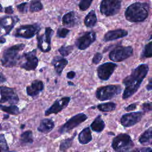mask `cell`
<instances>
[{
	"instance_id": "obj_1",
	"label": "cell",
	"mask_w": 152,
	"mask_h": 152,
	"mask_svg": "<svg viewBox=\"0 0 152 152\" xmlns=\"http://www.w3.org/2000/svg\"><path fill=\"white\" fill-rule=\"evenodd\" d=\"M148 71L149 66L147 64H140L132 69L131 73L123 80L122 83L125 86L122 94L124 100L129 98L138 91Z\"/></svg>"
},
{
	"instance_id": "obj_2",
	"label": "cell",
	"mask_w": 152,
	"mask_h": 152,
	"mask_svg": "<svg viewBox=\"0 0 152 152\" xmlns=\"http://www.w3.org/2000/svg\"><path fill=\"white\" fill-rule=\"evenodd\" d=\"M149 4L147 2H136L129 5L125 11L126 20L131 23H140L144 21L148 16Z\"/></svg>"
},
{
	"instance_id": "obj_3",
	"label": "cell",
	"mask_w": 152,
	"mask_h": 152,
	"mask_svg": "<svg viewBox=\"0 0 152 152\" xmlns=\"http://www.w3.org/2000/svg\"><path fill=\"white\" fill-rule=\"evenodd\" d=\"M25 47L24 44H17L7 49L1 59L2 65L5 67H12L17 64L20 59L19 53Z\"/></svg>"
},
{
	"instance_id": "obj_4",
	"label": "cell",
	"mask_w": 152,
	"mask_h": 152,
	"mask_svg": "<svg viewBox=\"0 0 152 152\" xmlns=\"http://www.w3.org/2000/svg\"><path fill=\"white\" fill-rule=\"evenodd\" d=\"M122 90L120 85L110 84L99 87L95 93L96 97L100 101L112 99L119 94Z\"/></svg>"
},
{
	"instance_id": "obj_5",
	"label": "cell",
	"mask_w": 152,
	"mask_h": 152,
	"mask_svg": "<svg viewBox=\"0 0 152 152\" xmlns=\"http://www.w3.org/2000/svg\"><path fill=\"white\" fill-rule=\"evenodd\" d=\"M134 146L130 136L126 134H120L112 141V147L116 152H127Z\"/></svg>"
},
{
	"instance_id": "obj_6",
	"label": "cell",
	"mask_w": 152,
	"mask_h": 152,
	"mask_svg": "<svg viewBox=\"0 0 152 152\" xmlns=\"http://www.w3.org/2000/svg\"><path fill=\"white\" fill-rule=\"evenodd\" d=\"M133 52L134 49L132 46H118L109 52V58L113 62H122L131 56Z\"/></svg>"
},
{
	"instance_id": "obj_7",
	"label": "cell",
	"mask_w": 152,
	"mask_h": 152,
	"mask_svg": "<svg viewBox=\"0 0 152 152\" xmlns=\"http://www.w3.org/2000/svg\"><path fill=\"white\" fill-rule=\"evenodd\" d=\"M121 8V1L103 0L100 2V12L107 17L113 16L119 12Z\"/></svg>"
},
{
	"instance_id": "obj_8",
	"label": "cell",
	"mask_w": 152,
	"mask_h": 152,
	"mask_svg": "<svg viewBox=\"0 0 152 152\" xmlns=\"http://www.w3.org/2000/svg\"><path fill=\"white\" fill-rule=\"evenodd\" d=\"M53 32V30L48 27L45 28L43 34H37V47L42 52L46 53L51 50V38Z\"/></svg>"
},
{
	"instance_id": "obj_9",
	"label": "cell",
	"mask_w": 152,
	"mask_h": 152,
	"mask_svg": "<svg viewBox=\"0 0 152 152\" xmlns=\"http://www.w3.org/2000/svg\"><path fill=\"white\" fill-rule=\"evenodd\" d=\"M87 119V116L84 113H78L69 119L62 126H61L58 131L62 134L69 132L75 127L84 122Z\"/></svg>"
},
{
	"instance_id": "obj_10",
	"label": "cell",
	"mask_w": 152,
	"mask_h": 152,
	"mask_svg": "<svg viewBox=\"0 0 152 152\" xmlns=\"http://www.w3.org/2000/svg\"><path fill=\"white\" fill-rule=\"evenodd\" d=\"M40 27L38 24L21 26L16 30L15 36L24 39H31L39 33Z\"/></svg>"
},
{
	"instance_id": "obj_11",
	"label": "cell",
	"mask_w": 152,
	"mask_h": 152,
	"mask_svg": "<svg viewBox=\"0 0 152 152\" xmlns=\"http://www.w3.org/2000/svg\"><path fill=\"white\" fill-rule=\"evenodd\" d=\"M24 61L20 65V67L27 71L36 69L39 64V59L36 56V50L34 49L30 52L25 53L22 56Z\"/></svg>"
},
{
	"instance_id": "obj_12",
	"label": "cell",
	"mask_w": 152,
	"mask_h": 152,
	"mask_svg": "<svg viewBox=\"0 0 152 152\" xmlns=\"http://www.w3.org/2000/svg\"><path fill=\"white\" fill-rule=\"evenodd\" d=\"M19 99L14 89L7 87H0V103H8L14 105L18 102Z\"/></svg>"
},
{
	"instance_id": "obj_13",
	"label": "cell",
	"mask_w": 152,
	"mask_h": 152,
	"mask_svg": "<svg viewBox=\"0 0 152 152\" xmlns=\"http://www.w3.org/2000/svg\"><path fill=\"white\" fill-rule=\"evenodd\" d=\"M96 40V33L93 31H86L75 40V45L80 50L88 48Z\"/></svg>"
},
{
	"instance_id": "obj_14",
	"label": "cell",
	"mask_w": 152,
	"mask_h": 152,
	"mask_svg": "<svg viewBox=\"0 0 152 152\" xmlns=\"http://www.w3.org/2000/svg\"><path fill=\"white\" fill-rule=\"evenodd\" d=\"M117 66V64L110 62L99 65L97 68V74L99 78L102 81L108 80Z\"/></svg>"
},
{
	"instance_id": "obj_15",
	"label": "cell",
	"mask_w": 152,
	"mask_h": 152,
	"mask_svg": "<svg viewBox=\"0 0 152 152\" xmlns=\"http://www.w3.org/2000/svg\"><path fill=\"white\" fill-rule=\"evenodd\" d=\"M144 114L142 112H135L123 115L120 120L121 124L124 127H131L139 122Z\"/></svg>"
},
{
	"instance_id": "obj_16",
	"label": "cell",
	"mask_w": 152,
	"mask_h": 152,
	"mask_svg": "<svg viewBox=\"0 0 152 152\" xmlns=\"http://www.w3.org/2000/svg\"><path fill=\"white\" fill-rule=\"evenodd\" d=\"M71 98L69 97H64L59 99L56 100L54 103L46 110L45 116H49L51 114H57L64 109L69 104Z\"/></svg>"
},
{
	"instance_id": "obj_17",
	"label": "cell",
	"mask_w": 152,
	"mask_h": 152,
	"mask_svg": "<svg viewBox=\"0 0 152 152\" xmlns=\"http://www.w3.org/2000/svg\"><path fill=\"white\" fill-rule=\"evenodd\" d=\"M18 21L17 17L11 16L0 19V38H2L3 35L8 34Z\"/></svg>"
},
{
	"instance_id": "obj_18",
	"label": "cell",
	"mask_w": 152,
	"mask_h": 152,
	"mask_svg": "<svg viewBox=\"0 0 152 152\" xmlns=\"http://www.w3.org/2000/svg\"><path fill=\"white\" fill-rule=\"evenodd\" d=\"M128 33L126 30L121 28H118L113 30H109L106 33L103 37L104 42H109L126 36Z\"/></svg>"
},
{
	"instance_id": "obj_19",
	"label": "cell",
	"mask_w": 152,
	"mask_h": 152,
	"mask_svg": "<svg viewBox=\"0 0 152 152\" xmlns=\"http://www.w3.org/2000/svg\"><path fill=\"white\" fill-rule=\"evenodd\" d=\"M44 89L43 83L38 80H34L31 84L26 88V92L28 96L31 97L37 96Z\"/></svg>"
},
{
	"instance_id": "obj_20",
	"label": "cell",
	"mask_w": 152,
	"mask_h": 152,
	"mask_svg": "<svg viewBox=\"0 0 152 152\" xmlns=\"http://www.w3.org/2000/svg\"><path fill=\"white\" fill-rule=\"evenodd\" d=\"M52 64L54 66L56 73L58 75H61L64 69L65 68L68 62V60L64 57L56 56H55L52 60Z\"/></svg>"
},
{
	"instance_id": "obj_21",
	"label": "cell",
	"mask_w": 152,
	"mask_h": 152,
	"mask_svg": "<svg viewBox=\"0 0 152 152\" xmlns=\"http://www.w3.org/2000/svg\"><path fill=\"white\" fill-rule=\"evenodd\" d=\"M54 126V122L50 119L46 118L40 121V124L37 127V131L44 134H47L50 132L53 129Z\"/></svg>"
},
{
	"instance_id": "obj_22",
	"label": "cell",
	"mask_w": 152,
	"mask_h": 152,
	"mask_svg": "<svg viewBox=\"0 0 152 152\" xmlns=\"http://www.w3.org/2000/svg\"><path fill=\"white\" fill-rule=\"evenodd\" d=\"M62 24L67 27H74L77 23L75 14L74 11H69L64 15L62 18Z\"/></svg>"
},
{
	"instance_id": "obj_23",
	"label": "cell",
	"mask_w": 152,
	"mask_h": 152,
	"mask_svg": "<svg viewBox=\"0 0 152 152\" xmlns=\"http://www.w3.org/2000/svg\"><path fill=\"white\" fill-rule=\"evenodd\" d=\"M92 140L91 132L89 127L84 128L78 135V141L81 144H86Z\"/></svg>"
},
{
	"instance_id": "obj_24",
	"label": "cell",
	"mask_w": 152,
	"mask_h": 152,
	"mask_svg": "<svg viewBox=\"0 0 152 152\" xmlns=\"http://www.w3.org/2000/svg\"><path fill=\"white\" fill-rule=\"evenodd\" d=\"M84 24L87 27H93L97 23V16L94 10H91L84 18Z\"/></svg>"
},
{
	"instance_id": "obj_25",
	"label": "cell",
	"mask_w": 152,
	"mask_h": 152,
	"mask_svg": "<svg viewBox=\"0 0 152 152\" xmlns=\"http://www.w3.org/2000/svg\"><path fill=\"white\" fill-rule=\"evenodd\" d=\"M90 127L93 131L97 132H100L104 129L105 127V124L102 119L101 115L97 116L94 119V120L91 123Z\"/></svg>"
},
{
	"instance_id": "obj_26",
	"label": "cell",
	"mask_w": 152,
	"mask_h": 152,
	"mask_svg": "<svg viewBox=\"0 0 152 152\" xmlns=\"http://www.w3.org/2000/svg\"><path fill=\"white\" fill-rule=\"evenodd\" d=\"M152 139V129L150 127L145 131L140 137L139 142L142 145L151 144Z\"/></svg>"
},
{
	"instance_id": "obj_27",
	"label": "cell",
	"mask_w": 152,
	"mask_h": 152,
	"mask_svg": "<svg viewBox=\"0 0 152 152\" xmlns=\"http://www.w3.org/2000/svg\"><path fill=\"white\" fill-rule=\"evenodd\" d=\"M116 104L113 102H107L99 104L97 106V109L103 112H108L114 110L116 109Z\"/></svg>"
},
{
	"instance_id": "obj_28",
	"label": "cell",
	"mask_w": 152,
	"mask_h": 152,
	"mask_svg": "<svg viewBox=\"0 0 152 152\" xmlns=\"http://www.w3.org/2000/svg\"><path fill=\"white\" fill-rule=\"evenodd\" d=\"M20 141L23 144H31L33 141V134L31 131L24 132L20 137Z\"/></svg>"
},
{
	"instance_id": "obj_29",
	"label": "cell",
	"mask_w": 152,
	"mask_h": 152,
	"mask_svg": "<svg viewBox=\"0 0 152 152\" xmlns=\"http://www.w3.org/2000/svg\"><path fill=\"white\" fill-rule=\"evenodd\" d=\"M76 134H77V132H74V134L72 137L65 139V140H63L62 141H61V142L60 144V146H59V149L61 151H65V150L68 149L69 147H71V145L72 143L73 140Z\"/></svg>"
},
{
	"instance_id": "obj_30",
	"label": "cell",
	"mask_w": 152,
	"mask_h": 152,
	"mask_svg": "<svg viewBox=\"0 0 152 152\" xmlns=\"http://www.w3.org/2000/svg\"><path fill=\"white\" fill-rule=\"evenodd\" d=\"M43 4L40 1L34 0V1H31L30 2L29 9L31 12L40 11L43 9Z\"/></svg>"
},
{
	"instance_id": "obj_31",
	"label": "cell",
	"mask_w": 152,
	"mask_h": 152,
	"mask_svg": "<svg viewBox=\"0 0 152 152\" xmlns=\"http://www.w3.org/2000/svg\"><path fill=\"white\" fill-rule=\"evenodd\" d=\"M0 108L2 111L9 114L17 115L20 112L18 107L15 105H10L8 106H0Z\"/></svg>"
},
{
	"instance_id": "obj_32",
	"label": "cell",
	"mask_w": 152,
	"mask_h": 152,
	"mask_svg": "<svg viewBox=\"0 0 152 152\" xmlns=\"http://www.w3.org/2000/svg\"><path fill=\"white\" fill-rule=\"evenodd\" d=\"M73 50H74L73 46L64 45L61 46L58 49V52H59V53L62 56H67L70 53H72Z\"/></svg>"
},
{
	"instance_id": "obj_33",
	"label": "cell",
	"mask_w": 152,
	"mask_h": 152,
	"mask_svg": "<svg viewBox=\"0 0 152 152\" xmlns=\"http://www.w3.org/2000/svg\"><path fill=\"white\" fill-rule=\"evenodd\" d=\"M151 42H150L144 48L142 52V57L143 58H151L152 56V50H151Z\"/></svg>"
},
{
	"instance_id": "obj_34",
	"label": "cell",
	"mask_w": 152,
	"mask_h": 152,
	"mask_svg": "<svg viewBox=\"0 0 152 152\" xmlns=\"http://www.w3.org/2000/svg\"><path fill=\"white\" fill-rule=\"evenodd\" d=\"M8 147L4 134L0 135V152H7Z\"/></svg>"
},
{
	"instance_id": "obj_35",
	"label": "cell",
	"mask_w": 152,
	"mask_h": 152,
	"mask_svg": "<svg viewBox=\"0 0 152 152\" xmlns=\"http://www.w3.org/2000/svg\"><path fill=\"white\" fill-rule=\"evenodd\" d=\"M92 2V0H81L78 4L80 10L81 11L87 10L90 7Z\"/></svg>"
},
{
	"instance_id": "obj_36",
	"label": "cell",
	"mask_w": 152,
	"mask_h": 152,
	"mask_svg": "<svg viewBox=\"0 0 152 152\" xmlns=\"http://www.w3.org/2000/svg\"><path fill=\"white\" fill-rule=\"evenodd\" d=\"M69 30L65 27H59L56 31V35L60 38H65L68 34Z\"/></svg>"
},
{
	"instance_id": "obj_37",
	"label": "cell",
	"mask_w": 152,
	"mask_h": 152,
	"mask_svg": "<svg viewBox=\"0 0 152 152\" xmlns=\"http://www.w3.org/2000/svg\"><path fill=\"white\" fill-rule=\"evenodd\" d=\"M103 58V55L100 52H96L92 59V62L94 64H99L102 59Z\"/></svg>"
},
{
	"instance_id": "obj_38",
	"label": "cell",
	"mask_w": 152,
	"mask_h": 152,
	"mask_svg": "<svg viewBox=\"0 0 152 152\" xmlns=\"http://www.w3.org/2000/svg\"><path fill=\"white\" fill-rule=\"evenodd\" d=\"M27 2H23L17 6V8L18 10L22 12V13H26L27 10Z\"/></svg>"
},
{
	"instance_id": "obj_39",
	"label": "cell",
	"mask_w": 152,
	"mask_h": 152,
	"mask_svg": "<svg viewBox=\"0 0 152 152\" xmlns=\"http://www.w3.org/2000/svg\"><path fill=\"white\" fill-rule=\"evenodd\" d=\"M142 109L144 112H150L151 110V103L146 102L142 104Z\"/></svg>"
},
{
	"instance_id": "obj_40",
	"label": "cell",
	"mask_w": 152,
	"mask_h": 152,
	"mask_svg": "<svg viewBox=\"0 0 152 152\" xmlns=\"http://www.w3.org/2000/svg\"><path fill=\"white\" fill-rule=\"evenodd\" d=\"M132 152H152V150L150 147L140 148L138 149H135L134 151Z\"/></svg>"
},
{
	"instance_id": "obj_41",
	"label": "cell",
	"mask_w": 152,
	"mask_h": 152,
	"mask_svg": "<svg viewBox=\"0 0 152 152\" xmlns=\"http://www.w3.org/2000/svg\"><path fill=\"white\" fill-rule=\"evenodd\" d=\"M137 108V103H131L129 105L127 106L126 107H125V110L127 112H129L131 110H134Z\"/></svg>"
},
{
	"instance_id": "obj_42",
	"label": "cell",
	"mask_w": 152,
	"mask_h": 152,
	"mask_svg": "<svg viewBox=\"0 0 152 152\" xmlns=\"http://www.w3.org/2000/svg\"><path fill=\"white\" fill-rule=\"evenodd\" d=\"M75 75H76V73L74 71H70L67 72V74H66V78L68 79L72 80V79H73L75 77Z\"/></svg>"
},
{
	"instance_id": "obj_43",
	"label": "cell",
	"mask_w": 152,
	"mask_h": 152,
	"mask_svg": "<svg viewBox=\"0 0 152 152\" xmlns=\"http://www.w3.org/2000/svg\"><path fill=\"white\" fill-rule=\"evenodd\" d=\"M5 12L7 14H11L13 13V9L12 6H9L8 7H6L5 8Z\"/></svg>"
},
{
	"instance_id": "obj_44",
	"label": "cell",
	"mask_w": 152,
	"mask_h": 152,
	"mask_svg": "<svg viewBox=\"0 0 152 152\" xmlns=\"http://www.w3.org/2000/svg\"><path fill=\"white\" fill-rule=\"evenodd\" d=\"M146 88L148 91H151L152 89V80H151V78H150L149 80H148V83L146 86Z\"/></svg>"
},
{
	"instance_id": "obj_45",
	"label": "cell",
	"mask_w": 152,
	"mask_h": 152,
	"mask_svg": "<svg viewBox=\"0 0 152 152\" xmlns=\"http://www.w3.org/2000/svg\"><path fill=\"white\" fill-rule=\"evenodd\" d=\"M6 80L5 77L4 76V75L0 72V83H2L4 82H5Z\"/></svg>"
},
{
	"instance_id": "obj_46",
	"label": "cell",
	"mask_w": 152,
	"mask_h": 152,
	"mask_svg": "<svg viewBox=\"0 0 152 152\" xmlns=\"http://www.w3.org/2000/svg\"><path fill=\"white\" fill-rule=\"evenodd\" d=\"M68 84L69 85H70V86H71V85H72V86H74V84L72 83H71V82H68Z\"/></svg>"
},
{
	"instance_id": "obj_47",
	"label": "cell",
	"mask_w": 152,
	"mask_h": 152,
	"mask_svg": "<svg viewBox=\"0 0 152 152\" xmlns=\"http://www.w3.org/2000/svg\"><path fill=\"white\" fill-rule=\"evenodd\" d=\"M2 11V7L1 6V5L0 4V12Z\"/></svg>"
},
{
	"instance_id": "obj_48",
	"label": "cell",
	"mask_w": 152,
	"mask_h": 152,
	"mask_svg": "<svg viewBox=\"0 0 152 152\" xmlns=\"http://www.w3.org/2000/svg\"><path fill=\"white\" fill-rule=\"evenodd\" d=\"M7 152H12V151H8Z\"/></svg>"
},
{
	"instance_id": "obj_49",
	"label": "cell",
	"mask_w": 152,
	"mask_h": 152,
	"mask_svg": "<svg viewBox=\"0 0 152 152\" xmlns=\"http://www.w3.org/2000/svg\"><path fill=\"white\" fill-rule=\"evenodd\" d=\"M0 129H1V125H0Z\"/></svg>"
}]
</instances>
